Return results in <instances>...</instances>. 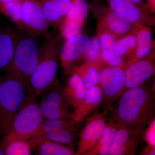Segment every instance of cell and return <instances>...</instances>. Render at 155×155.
<instances>
[{
    "mask_svg": "<svg viewBox=\"0 0 155 155\" xmlns=\"http://www.w3.org/2000/svg\"><path fill=\"white\" fill-rule=\"evenodd\" d=\"M19 1V0H0V3H7L10 2H15V1Z\"/></svg>",
    "mask_w": 155,
    "mask_h": 155,
    "instance_id": "e575fe53",
    "label": "cell"
},
{
    "mask_svg": "<svg viewBox=\"0 0 155 155\" xmlns=\"http://www.w3.org/2000/svg\"><path fill=\"white\" fill-rule=\"evenodd\" d=\"M0 12L11 19L19 29L24 31L22 23L21 0L0 3Z\"/></svg>",
    "mask_w": 155,
    "mask_h": 155,
    "instance_id": "4316f807",
    "label": "cell"
},
{
    "mask_svg": "<svg viewBox=\"0 0 155 155\" xmlns=\"http://www.w3.org/2000/svg\"><path fill=\"white\" fill-rule=\"evenodd\" d=\"M140 155H155V147L147 145L145 147L140 153Z\"/></svg>",
    "mask_w": 155,
    "mask_h": 155,
    "instance_id": "1f68e13d",
    "label": "cell"
},
{
    "mask_svg": "<svg viewBox=\"0 0 155 155\" xmlns=\"http://www.w3.org/2000/svg\"><path fill=\"white\" fill-rule=\"evenodd\" d=\"M19 31L11 27L0 29V71L7 70L12 63Z\"/></svg>",
    "mask_w": 155,
    "mask_h": 155,
    "instance_id": "ac0fdd59",
    "label": "cell"
},
{
    "mask_svg": "<svg viewBox=\"0 0 155 155\" xmlns=\"http://www.w3.org/2000/svg\"><path fill=\"white\" fill-rule=\"evenodd\" d=\"M101 70L96 66L82 62L73 68L69 74L75 73L79 75L87 90L94 87L99 85Z\"/></svg>",
    "mask_w": 155,
    "mask_h": 155,
    "instance_id": "d4e9b609",
    "label": "cell"
},
{
    "mask_svg": "<svg viewBox=\"0 0 155 155\" xmlns=\"http://www.w3.org/2000/svg\"><path fill=\"white\" fill-rule=\"evenodd\" d=\"M19 29L12 63L6 70L29 86L31 76L36 67L41 47L36 38Z\"/></svg>",
    "mask_w": 155,
    "mask_h": 155,
    "instance_id": "277c9868",
    "label": "cell"
},
{
    "mask_svg": "<svg viewBox=\"0 0 155 155\" xmlns=\"http://www.w3.org/2000/svg\"><path fill=\"white\" fill-rule=\"evenodd\" d=\"M144 130L128 128L119 124L108 155H135L141 144Z\"/></svg>",
    "mask_w": 155,
    "mask_h": 155,
    "instance_id": "9a60e30c",
    "label": "cell"
},
{
    "mask_svg": "<svg viewBox=\"0 0 155 155\" xmlns=\"http://www.w3.org/2000/svg\"><path fill=\"white\" fill-rule=\"evenodd\" d=\"M76 125L77 124L73 123L68 126L61 127L52 132L46 134L40 137L34 138H37L40 143L45 139H47L63 144H67L69 146L73 147L72 145L77 134Z\"/></svg>",
    "mask_w": 155,
    "mask_h": 155,
    "instance_id": "cb8c5ba5",
    "label": "cell"
},
{
    "mask_svg": "<svg viewBox=\"0 0 155 155\" xmlns=\"http://www.w3.org/2000/svg\"><path fill=\"white\" fill-rule=\"evenodd\" d=\"M92 1H94V2H99L100 0H91Z\"/></svg>",
    "mask_w": 155,
    "mask_h": 155,
    "instance_id": "8d00e7d4",
    "label": "cell"
},
{
    "mask_svg": "<svg viewBox=\"0 0 155 155\" xmlns=\"http://www.w3.org/2000/svg\"><path fill=\"white\" fill-rule=\"evenodd\" d=\"M125 85V70L123 68L106 67L101 69L99 86L102 91L103 111H110L114 103L124 92Z\"/></svg>",
    "mask_w": 155,
    "mask_h": 155,
    "instance_id": "52a82bcc",
    "label": "cell"
},
{
    "mask_svg": "<svg viewBox=\"0 0 155 155\" xmlns=\"http://www.w3.org/2000/svg\"><path fill=\"white\" fill-rule=\"evenodd\" d=\"M130 1H132L134 3H135L142 8L144 9V10L150 11L147 8L146 4L144 0H130Z\"/></svg>",
    "mask_w": 155,
    "mask_h": 155,
    "instance_id": "836d02e7",
    "label": "cell"
},
{
    "mask_svg": "<svg viewBox=\"0 0 155 155\" xmlns=\"http://www.w3.org/2000/svg\"><path fill=\"white\" fill-rule=\"evenodd\" d=\"M91 38L81 33L65 40L60 51V60L63 69L69 74L72 69L82 63Z\"/></svg>",
    "mask_w": 155,
    "mask_h": 155,
    "instance_id": "30bf717a",
    "label": "cell"
},
{
    "mask_svg": "<svg viewBox=\"0 0 155 155\" xmlns=\"http://www.w3.org/2000/svg\"><path fill=\"white\" fill-rule=\"evenodd\" d=\"M119 124L112 119L107 123L101 137L95 146L85 155H108Z\"/></svg>",
    "mask_w": 155,
    "mask_h": 155,
    "instance_id": "7402d4cb",
    "label": "cell"
},
{
    "mask_svg": "<svg viewBox=\"0 0 155 155\" xmlns=\"http://www.w3.org/2000/svg\"><path fill=\"white\" fill-rule=\"evenodd\" d=\"M124 70V92L129 89L141 86L146 83L155 75V48L144 58L127 66Z\"/></svg>",
    "mask_w": 155,
    "mask_h": 155,
    "instance_id": "7c38bea8",
    "label": "cell"
},
{
    "mask_svg": "<svg viewBox=\"0 0 155 155\" xmlns=\"http://www.w3.org/2000/svg\"><path fill=\"white\" fill-rule=\"evenodd\" d=\"M29 86L14 75H0V135L8 132L13 120L25 102Z\"/></svg>",
    "mask_w": 155,
    "mask_h": 155,
    "instance_id": "3957f363",
    "label": "cell"
},
{
    "mask_svg": "<svg viewBox=\"0 0 155 155\" xmlns=\"http://www.w3.org/2000/svg\"><path fill=\"white\" fill-rule=\"evenodd\" d=\"M49 26L59 29L74 0H39Z\"/></svg>",
    "mask_w": 155,
    "mask_h": 155,
    "instance_id": "2e32d148",
    "label": "cell"
},
{
    "mask_svg": "<svg viewBox=\"0 0 155 155\" xmlns=\"http://www.w3.org/2000/svg\"><path fill=\"white\" fill-rule=\"evenodd\" d=\"M137 44L135 54L132 59L126 64L125 67L144 58L155 48V41L153 38L152 32L149 26H140L137 32Z\"/></svg>",
    "mask_w": 155,
    "mask_h": 155,
    "instance_id": "44dd1931",
    "label": "cell"
},
{
    "mask_svg": "<svg viewBox=\"0 0 155 155\" xmlns=\"http://www.w3.org/2000/svg\"><path fill=\"white\" fill-rule=\"evenodd\" d=\"M113 11L135 26L153 27L155 14L142 8L130 0H104Z\"/></svg>",
    "mask_w": 155,
    "mask_h": 155,
    "instance_id": "4fadbf2b",
    "label": "cell"
},
{
    "mask_svg": "<svg viewBox=\"0 0 155 155\" xmlns=\"http://www.w3.org/2000/svg\"><path fill=\"white\" fill-rule=\"evenodd\" d=\"M148 10L152 14L155 13V0H144Z\"/></svg>",
    "mask_w": 155,
    "mask_h": 155,
    "instance_id": "d6a6232c",
    "label": "cell"
},
{
    "mask_svg": "<svg viewBox=\"0 0 155 155\" xmlns=\"http://www.w3.org/2000/svg\"><path fill=\"white\" fill-rule=\"evenodd\" d=\"M146 130H143L142 137L147 145L155 147V118L147 125Z\"/></svg>",
    "mask_w": 155,
    "mask_h": 155,
    "instance_id": "4dcf8cb0",
    "label": "cell"
},
{
    "mask_svg": "<svg viewBox=\"0 0 155 155\" xmlns=\"http://www.w3.org/2000/svg\"><path fill=\"white\" fill-rule=\"evenodd\" d=\"M140 26H137L125 36L117 39L115 43V51L124 59L126 65L132 59L135 54L137 44V32Z\"/></svg>",
    "mask_w": 155,
    "mask_h": 155,
    "instance_id": "603a6c76",
    "label": "cell"
},
{
    "mask_svg": "<svg viewBox=\"0 0 155 155\" xmlns=\"http://www.w3.org/2000/svg\"><path fill=\"white\" fill-rule=\"evenodd\" d=\"M21 2L24 31L35 37L46 36L50 26L39 0H21Z\"/></svg>",
    "mask_w": 155,
    "mask_h": 155,
    "instance_id": "9c48e42d",
    "label": "cell"
},
{
    "mask_svg": "<svg viewBox=\"0 0 155 155\" xmlns=\"http://www.w3.org/2000/svg\"><path fill=\"white\" fill-rule=\"evenodd\" d=\"M154 86L145 83L124 92L110 110L112 120L128 128L144 130L155 118Z\"/></svg>",
    "mask_w": 155,
    "mask_h": 155,
    "instance_id": "6da1fadb",
    "label": "cell"
},
{
    "mask_svg": "<svg viewBox=\"0 0 155 155\" xmlns=\"http://www.w3.org/2000/svg\"><path fill=\"white\" fill-rule=\"evenodd\" d=\"M32 149L30 142L25 139L13 140L2 147L6 155H30Z\"/></svg>",
    "mask_w": 155,
    "mask_h": 155,
    "instance_id": "f1b7e54d",
    "label": "cell"
},
{
    "mask_svg": "<svg viewBox=\"0 0 155 155\" xmlns=\"http://www.w3.org/2000/svg\"><path fill=\"white\" fill-rule=\"evenodd\" d=\"M89 11V5L86 0H74L58 29L60 36L66 40L82 33Z\"/></svg>",
    "mask_w": 155,
    "mask_h": 155,
    "instance_id": "8fae6325",
    "label": "cell"
},
{
    "mask_svg": "<svg viewBox=\"0 0 155 155\" xmlns=\"http://www.w3.org/2000/svg\"><path fill=\"white\" fill-rule=\"evenodd\" d=\"M35 97L29 87L25 102L14 118L8 132L0 142L1 149L13 140L30 138L41 125L44 119Z\"/></svg>",
    "mask_w": 155,
    "mask_h": 155,
    "instance_id": "5b68a950",
    "label": "cell"
},
{
    "mask_svg": "<svg viewBox=\"0 0 155 155\" xmlns=\"http://www.w3.org/2000/svg\"><path fill=\"white\" fill-rule=\"evenodd\" d=\"M70 75L62 93L69 105L75 109L84 99L87 90L79 75L75 73H72Z\"/></svg>",
    "mask_w": 155,
    "mask_h": 155,
    "instance_id": "ffe728a7",
    "label": "cell"
},
{
    "mask_svg": "<svg viewBox=\"0 0 155 155\" xmlns=\"http://www.w3.org/2000/svg\"><path fill=\"white\" fill-rule=\"evenodd\" d=\"M99 38L101 48L102 68L106 67H119L125 69L126 63L124 59L115 51L116 37L107 33L97 34Z\"/></svg>",
    "mask_w": 155,
    "mask_h": 155,
    "instance_id": "d6986e66",
    "label": "cell"
},
{
    "mask_svg": "<svg viewBox=\"0 0 155 155\" xmlns=\"http://www.w3.org/2000/svg\"><path fill=\"white\" fill-rule=\"evenodd\" d=\"M97 109L86 118L85 125L79 133L76 155H85L92 149L105 129L107 123L106 116L108 112H100Z\"/></svg>",
    "mask_w": 155,
    "mask_h": 155,
    "instance_id": "ba28073f",
    "label": "cell"
},
{
    "mask_svg": "<svg viewBox=\"0 0 155 155\" xmlns=\"http://www.w3.org/2000/svg\"><path fill=\"white\" fill-rule=\"evenodd\" d=\"M89 5L90 11L97 21L96 35L107 33L119 39L137 27L113 11L109 6L98 2Z\"/></svg>",
    "mask_w": 155,
    "mask_h": 155,
    "instance_id": "8992f818",
    "label": "cell"
},
{
    "mask_svg": "<svg viewBox=\"0 0 155 155\" xmlns=\"http://www.w3.org/2000/svg\"><path fill=\"white\" fill-rule=\"evenodd\" d=\"M82 62L94 65L101 69L102 68L101 48L99 38L97 35L91 39L90 44L85 53Z\"/></svg>",
    "mask_w": 155,
    "mask_h": 155,
    "instance_id": "83f0119b",
    "label": "cell"
},
{
    "mask_svg": "<svg viewBox=\"0 0 155 155\" xmlns=\"http://www.w3.org/2000/svg\"><path fill=\"white\" fill-rule=\"evenodd\" d=\"M36 148L37 155H76V152L73 147L49 140L45 139L36 147Z\"/></svg>",
    "mask_w": 155,
    "mask_h": 155,
    "instance_id": "484cf974",
    "label": "cell"
},
{
    "mask_svg": "<svg viewBox=\"0 0 155 155\" xmlns=\"http://www.w3.org/2000/svg\"><path fill=\"white\" fill-rule=\"evenodd\" d=\"M60 37L49 34L45 36L39 60L29 80V86L35 96L48 91L58 81Z\"/></svg>",
    "mask_w": 155,
    "mask_h": 155,
    "instance_id": "7a4b0ae2",
    "label": "cell"
},
{
    "mask_svg": "<svg viewBox=\"0 0 155 155\" xmlns=\"http://www.w3.org/2000/svg\"><path fill=\"white\" fill-rule=\"evenodd\" d=\"M5 155V153H4V151L1 149L0 147V155Z\"/></svg>",
    "mask_w": 155,
    "mask_h": 155,
    "instance_id": "d590c367",
    "label": "cell"
},
{
    "mask_svg": "<svg viewBox=\"0 0 155 155\" xmlns=\"http://www.w3.org/2000/svg\"><path fill=\"white\" fill-rule=\"evenodd\" d=\"M51 89L49 93L39 105L44 119H72V113L62 94L58 81Z\"/></svg>",
    "mask_w": 155,
    "mask_h": 155,
    "instance_id": "5bb4252c",
    "label": "cell"
},
{
    "mask_svg": "<svg viewBox=\"0 0 155 155\" xmlns=\"http://www.w3.org/2000/svg\"><path fill=\"white\" fill-rule=\"evenodd\" d=\"M103 94L99 85L89 89L84 99L74 109L72 120L76 124H80L92 114L101 104Z\"/></svg>",
    "mask_w": 155,
    "mask_h": 155,
    "instance_id": "e0dca14e",
    "label": "cell"
},
{
    "mask_svg": "<svg viewBox=\"0 0 155 155\" xmlns=\"http://www.w3.org/2000/svg\"><path fill=\"white\" fill-rule=\"evenodd\" d=\"M73 123L74 122L72 119H45V121H43L38 129L30 138L40 137L46 134L52 132Z\"/></svg>",
    "mask_w": 155,
    "mask_h": 155,
    "instance_id": "f546056e",
    "label": "cell"
}]
</instances>
